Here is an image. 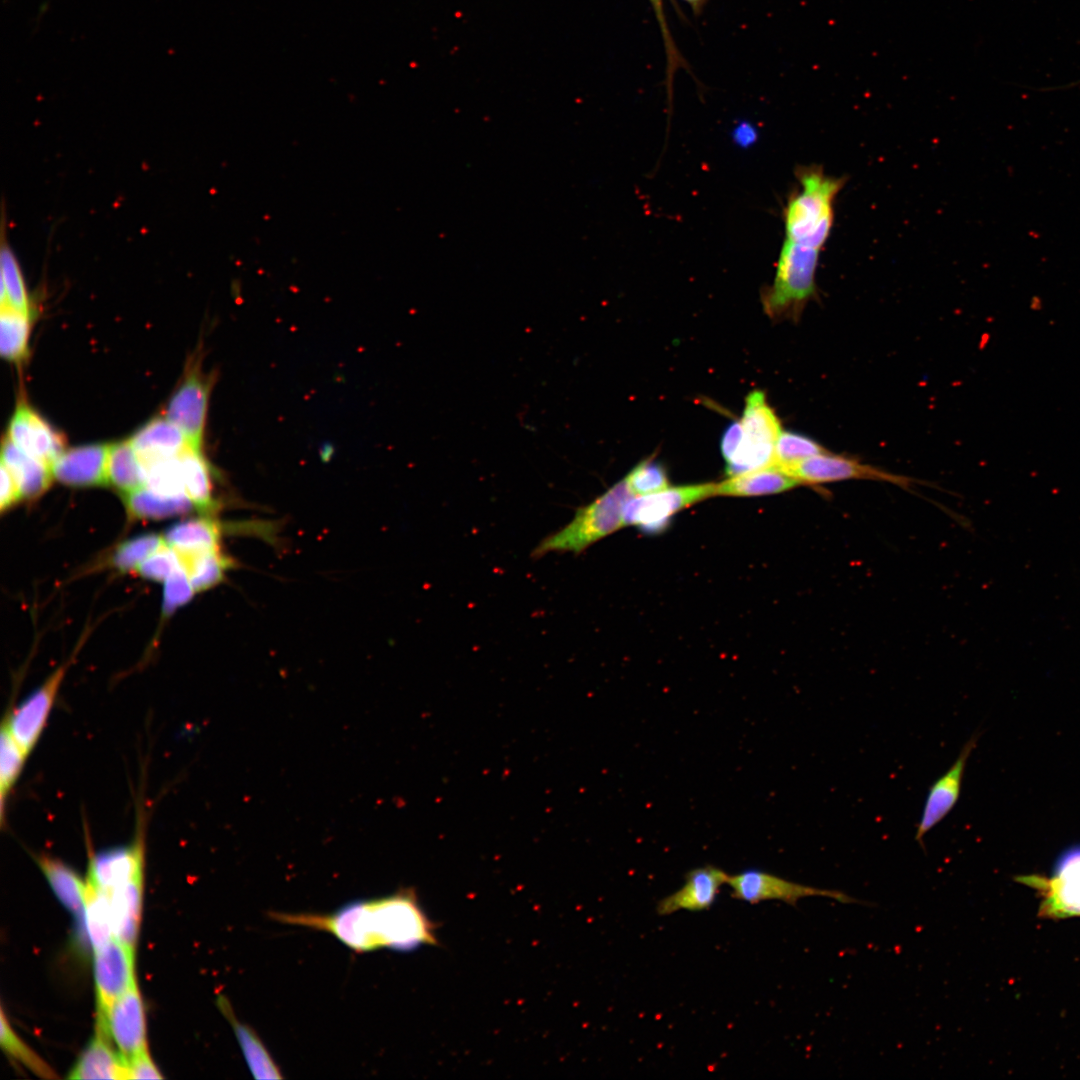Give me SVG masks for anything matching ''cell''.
<instances>
[{
    "label": "cell",
    "instance_id": "6da1fadb",
    "mask_svg": "<svg viewBox=\"0 0 1080 1080\" xmlns=\"http://www.w3.org/2000/svg\"><path fill=\"white\" fill-rule=\"evenodd\" d=\"M269 915L280 923L328 932L357 953L380 948L405 952L438 944L435 926L410 888L377 899L353 900L328 914Z\"/></svg>",
    "mask_w": 1080,
    "mask_h": 1080
},
{
    "label": "cell",
    "instance_id": "7a4b0ae2",
    "mask_svg": "<svg viewBox=\"0 0 1080 1080\" xmlns=\"http://www.w3.org/2000/svg\"><path fill=\"white\" fill-rule=\"evenodd\" d=\"M797 188L783 210L784 239L823 250L832 232L835 202L844 177L827 174L821 166H801Z\"/></svg>",
    "mask_w": 1080,
    "mask_h": 1080
},
{
    "label": "cell",
    "instance_id": "3957f363",
    "mask_svg": "<svg viewBox=\"0 0 1080 1080\" xmlns=\"http://www.w3.org/2000/svg\"><path fill=\"white\" fill-rule=\"evenodd\" d=\"M821 250L784 239L773 283L762 292L766 314L775 320H798L817 296L816 271Z\"/></svg>",
    "mask_w": 1080,
    "mask_h": 1080
},
{
    "label": "cell",
    "instance_id": "277c9868",
    "mask_svg": "<svg viewBox=\"0 0 1080 1080\" xmlns=\"http://www.w3.org/2000/svg\"><path fill=\"white\" fill-rule=\"evenodd\" d=\"M632 492L626 479L619 481L586 506L579 508L564 527L544 538L532 556L550 552L580 553L624 526L623 514Z\"/></svg>",
    "mask_w": 1080,
    "mask_h": 1080
},
{
    "label": "cell",
    "instance_id": "5b68a950",
    "mask_svg": "<svg viewBox=\"0 0 1080 1080\" xmlns=\"http://www.w3.org/2000/svg\"><path fill=\"white\" fill-rule=\"evenodd\" d=\"M739 422L741 430L737 448L725 460L727 475L775 466V444L782 429L763 391L753 390L747 395Z\"/></svg>",
    "mask_w": 1080,
    "mask_h": 1080
},
{
    "label": "cell",
    "instance_id": "8992f818",
    "mask_svg": "<svg viewBox=\"0 0 1080 1080\" xmlns=\"http://www.w3.org/2000/svg\"><path fill=\"white\" fill-rule=\"evenodd\" d=\"M1016 880L1040 895L1039 917L1059 920L1080 916V844L1059 855L1050 877L1032 874Z\"/></svg>",
    "mask_w": 1080,
    "mask_h": 1080
},
{
    "label": "cell",
    "instance_id": "52a82bcc",
    "mask_svg": "<svg viewBox=\"0 0 1080 1080\" xmlns=\"http://www.w3.org/2000/svg\"><path fill=\"white\" fill-rule=\"evenodd\" d=\"M715 483H699L630 498L624 507V526L634 525L646 533L663 531L681 510L715 495Z\"/></svg>",
    "mask_w": 1080,
    "mask_h": 1080
},
{
    "label": "cell",
    "instance_id": "ba28073f",
    "mask_svg": "<svg viewBox=\"0 0 1080 1080\" xmlns=\"http://www.w3.org/2000/svg\"><path fill=\"white\" fill-rule=\"evenodd\" d=\"M213 377L191 366L171 396L165 417L185 435L189 446L201 450Z\"/></svg>",
    "mask_w": 1080,
    "mask_h": 1080
},
{
    "label": "cell",
    "instance_id": "9c48e42d",
    "mask_svg": "<svg viewBox=\"0 0 1080 1080\" xmlns=\"http://www.w3.org/2000/svg\"><path fill=\"white\" fill-rule=\"evenodd\" d=\"M782 471L795 478L801 485L854 479L883 481L906 488L912 483V480L905 476L895 475L863 464L854 458L832 454L828 451L797 462Z\"/></svg>",
    "mask_w": 1080,
    "mask_h": 1080
},
{
    "label": "cell",
    "instance_id": "30bf717a",
    "mask_svg": "<svg viewBox=\"0 0 1080 1080\" xmlns=\"http://www.w3.org/2000/svg\"><path fill=\"white\" fill-rule=\"evenodd\" d=\"M727 884L731 887L733 898L750 904L766 900H780L795 906L799 899L809 896H824L842 903L858 902L841 891L799 884L755 869L729 876Z\"/></svg>",
    "mask_w": 1080,
    "mask_h": 1080
},
{
    "label": "cell",
    "instance_id": "8fae6325",
    "mask_svg": "<svg viewBox=\"0 0 1080 1080\" xmlns=\"http://www.w3.org/2000/svg\"><path fill=\"white\" fill-rule=\"evenodd\" d=\"M67 669L68 663L60 665L4 719L27 755L42 735Z\"/></svg>",
    "mask_w": 1080,
    "mask_h": 1080
},
{
    "label": "cell",
    "instance_id": "7c38bea8",
    "mask_svg": "<svg viewBox=\"0 0 1080 1080\" xmlns=\"http://www.w3.org/2000/svg\"><path fill=\"white\" fill-rule=\"evenodd\" d=\"M97 1027L112 1038L127 1062L147 1050L144 1008L136 984L98 1017Z\"/></svg>",
    "mask_w": 1080,
    "mask_h": 1080
},
{
    "label": "cell",
    "instance_id": "4fadbf2b",
    "mask_svg": "<svg viewBox=\"0 0 1080 1080\" xmlns=\"http://www.w3.org/2000/svg\"><path fill=\"white\" fill-rule=\"evenodd\" d=\"M134 950L113 938L94 951L98 1017L105 1015L112 1003L136 984Z\"/></svg>",
    "mask_w": 1080,
    "mask_h": 1080
},
{
    "label": "cell",
    "instance_id": "5bb4252c",
    "mask_svg": "<svg viewBox=\"0 0 1080 1080\" xmlns=\"http://www.w3.org/2000/svg\"><path fill=\"white\" fill-rule=\"evenodd\" d=\"M7 437L20 450L50 468L65 450L64 437L24 402L17 406L10 420Z\"/></svg>",
    "mask_w": 1080,
    "mask_h": 1080
},
{
    "label": "cell",
    "instance_id": "9a60e30c",
    "mask_svg": "<svg viewBox=\"0 0 1080 1080\" xmlns=\"http://www.w3.org/2000/svg\"><path fill=\"white\" fill-rule=\"evenodd\" d=\"M976 741V737L970 738L953 765L930 786L915 833V840L922 848L924 836L947 816L958 801L965 766Z\"/></svg>",
    "mask_w": 1080,
    "mask_h": 1080
},
{
    "label": "cell",
    "instance_id": "2e32d148",
    "mask_svg": "<svg viewBox=\"0 0 1080 1080\" xmlns=\"http://www.w3.org/2000/svg\"><path fill=\"white\" fill-rule=\"evenodd\" d=\"M143 838L125 846L109 848L94 854L89 861L88 882L96 888L110 891L143 875Z\"/></svg>",
    "mask_w": 1080,
    "mask_h": 1080
},
{
    "label": "cell",
    "instance_id": "e0dca14e",
    "mask_svg": "<svg viewBox=\"0 0 1080 1080\" xmlns=\"http://www.w3.org/2000/svg\"><path fill=\"white\" fill-rule=\"evenodd\" d=\"M729 876L712 865L695 868L686 874L685 883L680 889L658 902L656 911L665 916L680 910H708L716 901L721 887L727 884Z\"/></svg>",
    "mask_w": 1080,
    "mask_h": 1080
},
{
    "label": "cell",
    "instance_id": "ac0fdd59",
    "mask_svg": "<svg viewBox=\"0 0 1080 1080\" xmlns=\"http://www.w3.org/2000/svg\"><path fill=\"white\" fill-rule=\"evenodd\" d=\"M108 444H90L64 450L51 466L53 478L71 487L108 484Z\"/></svg>",
    "mask_w": 1080,
    "mask_h": 1080
},
{
    "label": "cell",
    "instance_id": "d6986e66",
    "mask_svg": "<svg viewBox=\"0 0 1080 1080\" xmlns=\"http://www.w3.org/2000/svg\"><path fill=\"white\" fill-rule=\"evenodd\" d=\"M130 442L143 465L155 460L178 457L190 447L183 432L166 417H157L146 423L133 435Z\"/></svg>",
    "mask_w": 1080,
    "mask_h": 1080
},
{
    "label": "cell",
    "instance_id": "ffe728a7",
    "mask_svg": "<svg viewBox=\"0 0 1080 1080\" xmlns=\"http://www.w3.org/2000/svg\"><path fill=\"white\" fill-rule=\"evenodd\" d=\"M108 1035L97 1027L95 1037L70 1071L69 1079H128V1062L110 1047Z\"/></svg>",
    "mask_w": 1080,
    "mask_h": 1080
},
{
    "label": "cell",
    "instance_id": "44dd1931",
    "mask_svg": "<svg viewBox=\"0 0 1080 1080\" xmlns=\"http://www.w3.org/2000/svg\"><path fill=\"white\" fill-rule=\"evenodd\" d=\"M142 887L143 875L106 891L109 895L114 938L133 949L140 924Z\"/></svg>",
    "mask_w": 1080,
    "mask_h": 1080
},
{
    "label": "cell",
    "instance_id": "7402d4cb",
    "mask_svg": "<svg viewBox=\"0 0 1080 1080\" xmlns=\"http://www.w3.org/2000/svg\"><path fill=\"white\" fill-rule=\"evenodd\" d=\"M217 1005L231 1024L250 1072L256 1079H280V1069L271 1057L257 1032L248 1024L240 1021L228 999L220 995Z\"/></svg>",
    "mask_w": 1080,
    "mask_h": 1080
},
{
    "label": "cell",
    "instance_id": "603a6c76",
    "mask_svg": "<svg viewBox=\"0 0 1080 1080\" xmlns=\"http://www.w3.org/2000/svg\"><path fill=\"white\" fill-rule=\"evenodd\" d=\"M1 458L17 482L22 498H37L50 486L51 468L20 450L8 437L2 443Z\"/></svg>",
    "mask_w": 1080,
    "mask_h": 1080
},
{
    "label": "cell",
    "instance_id": "cb8c5ba5",
    "mask_svg": "<svg viewBox=\"0 0 1080 1080\" xmlns=\"http://www.w3.org/2000/svg\"><path fill=\"white\" fill-rule=\"evenodd\" d=\"M801 485L795 478L772 466L739 475L717 483L715 495L763 496L784 492Z\"/></svg>",
    "mask_w": 1080,
    "mask_h": 1080
},
{
    "label": "cell",
    "instance_id": "d4e9b609",
    "mask_svg": "<svg viewBox=\"0 0 1080 1080\" xmlns=\"http://www.w3.org/2000/svg\"><path fill=\"white\" fill-rule=\"evenodd\" d=\"M122 496L129 516L136 520H161L196 509L186 494L165 495L146 486Z\"/></svg>",
    "mask_w": 1080,
    "mask_h": 1080
},
{
    "label": "cell",
    "instance_id": "484cf974",
    "mask_svg": "<svg viewBox=\"0 0 1080 1080\" xmlns=\"http://www.w3.org/2000/svg\"><path fill=\"white\" fill-rule=\"evenodd\" d=\"M185 494L194 503L196 510L208 513L216 509L213 495L211 466L201 450L187 448L179 455Z\"/></svg>",
    "mask_w": 1080,
    "mask_h": 1080
},
{
    "label": "cell",
    "instance_id": "4316f807",
    "mask_svg": "<svg viewBox=\"0 0 1080 1080\" xmlns=\"http://www.w3.org/2000/svg\"><path fill=\"white\" fill-rule=\"evenodd\" d=\"M174 550L195 592L205 591L220 583L226 570L232 566L231 559L223 554L220 548Z\"/></svg>",
    "mask_w": 1080,
    "mask_h": 1080
},
{
    "label": "cell",
    "instance_id": "83f0119b",
    "mask_svg": "<svg viewBox=\"0 0 1080 1080\" xmlns=\"http://www.w3.org/2000/svg\"><path fill=\"white\" fill-rule=\"evenodd\" d=\"M37 864L59 901L73 913L84 911L87 882L56 858L42 855L37 858Z\"/></svg>",
    "mask_w": 1080,
    "mask_h": 1080
},
{
    "label": "cell",
    "instance_id": "f1b7e54d",
    "mask_svg": "<svg viewBox=\"0 0 1080 1080\" xmlns=\"http://www.w3.org/2000/svg\"><path fill=\"white\" fill-rule=\"evenodd\" d=\"M107 478L122 495L145 486V469L130 440L110 444Z\"/></svg>",
    "mask_w": 1080,
    "mask_h": 1080
},
{
    "label": "cell",
    "instance_id": "f546056e",
    "mask_svg": "<svg viewBox=\"0 0 1080 1080\" xmlns=\"http://www.w3.org/2000/svg\"><path fill=\"white\" fill-rule=\"evenodd\" d=\"M222 527L208 517L179 521L170 526L163 538L174 549H218Z\"/></svg>",
    "mask_w": 1080,
    "mask_h": 1080
},
{
    "label": "cell",
    "instance_id": "4dcf8cb0",
    "mask_svg": "<svg viewBox=\"0 0 1080 1080\" xmlns=\"http://www.w3.org/2000/svg\"><path fill=\"white\" fill-rule=\"evenodd\" d=\"M31 315L9 305H1L0 352L4 359L18 363L28 352Z\"/></svg>",
    "mask_w": 1080,
    "mask_h": 1080
},
{
    "label": "cell",
    "instance_id": "1f68e13d",
    "mask_svg": "<svg viewBox=\"0 0 1080 1080\" xmlns=\"http://www.w3.org/2000/svg\"><path fill=\"white\" fill-rule=\"evenodd\" d=\"M85 925L90 944L97 950L114 938L109 895L87 881Z\"/></svg>",
    "mask_w": 1080,
    "mask_h": 1080
},
{
    "label": "cell",
    "instance_id": "d6a6232c",
    "mask_svg": "<svg viewBox=\"0 0 1080 1080\" xmlns=\"http://www.w3.org/2000/svg\"><path fill=\"white\" fill-rule=\"evenodd\" d=\"M1 305H9L31 315L20 267L8 247H3L1 251Z\"/></svg>",
    "mask_w": 1080,
    "mask_h": 1080
},
{
    "label": "cell",
    "instance_id": "836d02e7",
    "mask_svg": "<svg viewBox=\"0 0 1080 1080\" xmlns=\"http://www.w3.org/2000/svg\"><path fill=\"white\" fill-rule=\"evenodd\" d=\"M0 748V793L3 813L5 798L19 778L28 755L17 743L4 721L1 726Z\"/></svg>",
    "mask_w": 1080,
    "mask_h": 1080
},
{
    "label": "cell",
    "instance_id": "e575fe53",
    "mask_svg": "<svg viewBox=\"0 0 1080 1080\" xmlns=\"http://www.w3.org/2000/svg\"><path fill=\"white\" fill-rule=\"evenodd\" d=\"M164 542V538L155 533H146L127 539L114 550L110 559L111 565L120 572L135 571Z\"/></svg>",
    "mask_w": 1080,
    "mask_h": 1080
},
{
    "label": "cell",
    "instance_id": "d590c367",
    "mask_svg": "<svg viewBox=\"0 0 1080 1080\" xmlns=\"http://www.w3.org/2000/svg\"><path fill=\"white\" fill-rule=\"evenodd\" d=\"M0 1044L8 1055L21 1062L37 1076L45 1079L57 1077L51 1067L18 1037L3 1010L1 1011Z\"/></svg>",
    "mask_w": 1080,
    "mask_h": 1080
},
{
    "label": "cell",
    "instance_id": "8d00e7d4",
    "mask_svg": "<svg viewBox=\"0 0 1080 1080\" xmlns=\"http://www.w3.org/2000/svg\"><path fill=\"white\" fill-rule=\"evenodd\" d=\"M815 440L791 431H781L775 444V467L783 470L797 462L825 453Z\"/></svg>",
    "mask_w": 1080,
    "mask_h": 1080
},
{
    "label": "cell",
    "instance_id": "74e56055",
    "mask_svg": "<svg viewBox=\"0 0 1080 1080\" xmlns=\"http://www.w3.org/2000/svg\"><path fill=\"white\" fill-rule=\"evenodd\" d=\"M143 466L147 488L165 495L185 494L179 456L155 460Z\"/></svg>",
    "mask_w": 1080,
    "mask_h": 1080
},
{
    "label": "cell",
    "instance_id": "f35d334b",
    "mask_svg": "<svg viewBox=\"0 0 1080 1080\" xmlns=\"http://www.w3.org/2000/svg\"><path fill=\"white\" fill-rule=\"evenodd\" d=\"M625 479L632 494L636 495L651 494L669 486L664 466L651 458L636 465Z\"/></svg>",
    "mask_w": 1080,
    "mask_h": 1080
},
{
    "label": "cell",
    "instance_id": "ab89813d",
    "mask_svg": "<svg viewBox=\"0 0 1080 1080\" xmlns=\"http://www.w3.org/2000/svg\"><path fill=\"white\" fill-rule=\"evenodd\" d=\"M162 616H171L178 608L188 603L195 590L184 569L180 566L163 582Z\"/></svg>",
    "mask_w": 1080,
    "mask_h": 1080
},
{
    "label": "cell",
    "instance_id": "60d3db41",
    "mask_svg": "<svg viewBox=\"0 0 1080 1080\" xmlns=\"http://www.w3.org/2000/svg\"><path fill=\"white\" fill-rule=\"evenodd\" d=\"M179 567L180 562L177 553L170 545L164 542L135 571L145 579L164 582Z\"/></svg>",
    "mask_w": 1080,
    "mask_h": 1080
},
{
    "label": "cell",
    "instance_id": "b9f144b4",
    "mask_svg": "<svg viewBox=\"0 0 1080 1080\" xmlns=\"http://www.w3.org/2000/svg\"><path fill=\"white\" fill-rule=\"evenodd\" d=\"M652 8L655 11V16L658 21L660 31L663 36L664 48L666 53V83L668 95H671V86L674 74L678 68H687L683 57L680 55L671 33L668 29L667 21L664 14V0H649Z\"/></svg>",
    "mask_w": 1080,
    "mask_h": 1080
},
{
    "label": "cell",
    "instance_id": "7bdbcfd3",
    "mask_svg": "<svg viewBox=\"0 0 1080 1080\" xmlns=\"http://www.w3.org/2000/svg\"><path fill=\"white\" fill-rule=\"evenodd\" d=\"M159 1070L145 1050L128 1061V1079H160Z\"/></svg>",
    "mask_w": 1080,
    "mask_h": 1080
},
{
    "label": "cell",
    "instance_id": "ee69618b",
    "mask_svg": "<svg viewBox=\"0 0 1080 1080\" xmlns=\"http://www.w3.org/2000/svg\"><path fill=\"white\" fill-rule=\"evenodd\" d=\"M0 509L2 512L12 507L22 498L17 482L9 469L1 463Z\"/></svg>",
    "mask_w": 1080,
    "mask_h": 1080
},
{
    "label": "cell",
    "instance_id": "f6af8a7d",
    "mask_svg": "<svg viewBox=\"0 0 1080 1080\" xmlns=\"http://www.w3.org/2000/svg\"><path fill=\"white\" fill-rule=\"evenodd\" d=\"M682 1L684 3H686L692 9V11L695 14H699L703 10V8L706 5L708 0H682Z\"/></svg>",
    "mask_w": 1080,
    "mask_h": 1080
},
{
    "label": "cell",
    "instance_id": "bcb514c9",
    "mask_svg": "<svg viewBox=\"0 0 1080 1080\" xmlns=\"http://www.w3.org/2000/svg\"><path fill=\"white\" fill-rule=\"evenodd\" d=\"M51 0H44L38 7L36 15V26H39L41 18L46 14L50 8Z\"/></svg>",
    "mask_w": 1080,
    "mask_h": 1080
}]
</instances>
